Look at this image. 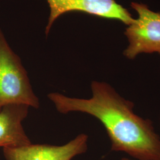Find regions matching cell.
Returning <instances> with one entry per match:
<instances>
[{
  "label": "cell",
  "instance_id": "cell-1",
  "mask_svg": "<svg viewBox=\"0 0 160 160\" xmlns=\"http://www.w3.org/2000/svg\"><path fill=\"white\" fill-rule=\"evenodd\" d=\"M92 96L80 98L51 92L48 97L58 112L91 115L104 127L111 150L123 152L138 160H160V137L152 121L133 112L134 104L104 81H93Z\"/></svg>",
  "mask_w": 160,
  "mask_h": 160
},
{
  "label": "cell",
  "instance_id": "cell-2",
  "mask_svg": "<svg viewBox=\"0 0 160 160\" xmlns=\"http://www.w3.org/2000/svg\"><path fill=\"white\" fill-rule=\"evenodd\" d=\"M11 104H23L39 109L28 72L0 29V111Z\"/></svg>",
  "mask_w": 160,
  "mask_h": 160
},
{
  "label": "cell",
  "instance_id": "cell-3",
  "mask_svg": "<svg viewBox=\"0 0 160 160\" xmlns=\"http://www.w3.org/2000/svg\"><path fill=\"white\" fill-rule=\"evenodd\" d=\"M132 8L138 18L127 26L125 34L129 45L124 56L133 59L141 53H157L160 55V12L151 10L143 3L132 2Z\"/></svg>",
  "mask_w": 160,
  "mask_h": 160
},
{
  "label": "cell",
  "instance_id": "cell-4",
  "mask_svg": "<svg viewBox=\"0 0 160 160\" xmlns=\"http://www.w3.org/2000/svg\"><path fill=\"white\" fill-rule=\"evenodd\" d=\"M49 16L45 28L49 34L52 26L59 17L71 12H80L105 19L116 20L127 26L134 20L131 12L115 0H46Z\"/></svg>",
  "mask_w": 160,
  "mask_h": 160
},
{
  "label": "cell",
  "instance_id": "cell-5",
  "mask_svg": "<svg viewBox=\"0 0 160 160\" xmlns=\"http://www.w3.org/2000/svg\"><path fill=\"white\" fill-rule=\"evenodd\" d=\"M88 137L81 133L62 145L33 144L19 148H2L6 160H71L86 153Z\"/></svg>",
  "mask_w": 160,
  "mask_h": 160
},
{
  "label": "cell",
  "instance_id": "cell-6",
  "mask_svg": "<svg viewBox=\"0 0 160 160\" xmlns=\"http://www.w3.org/2000/svg\"><path fill=\"white\" fill-rule=\"evenodd\" d=\"M30 107L23 104H11L0 111V147L19 148L32 142L23 126Z\"/></svg>",
  "mask_w": 160,
  "mask_h": 160
},
{
  "label": "cell",
  "instance_id": "cell-7",
  "mask_svg": "<svg viewBox=\"0 0 160 160\" xmlns=\"http://www.w3.org/2000/svg\"><path fill=\"white\" fill-rule=\"evenodd\" d=\"M121 160H131V159H130V158H125V157H124V158H122Z\"/></svg>",
  "mask_w": 160,
  "mask_h": 160
}]
</instances>
